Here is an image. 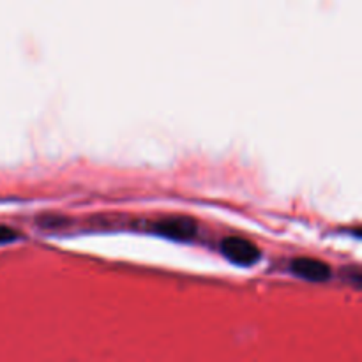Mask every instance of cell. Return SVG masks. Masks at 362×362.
Here are the masks:
<instances>
[{"mask_svg": "<svg viewBox=\"0 0 362 362\" xmlns=\"http://www.w3.org/2000/svg\"><path fill=\"white\" fill-rule=\"evenodd\" d=\"M221 253L225 255L226 260H230L232 264L243 265V267L255 265L262 258L260 250L251 240L243 239V237H226V239H223Z\"/></svg>", "mask_w": 362, "mask_h": 362, "instance_id": "cell-1", "label": "cell"}, {"mask_svg": "<svg viewBox=\"0 0 362 362\" xmlns=\"http://www.w3.org/2000/svg\"><path fill=\"white\" fill-rule=\"evenodd\" d=\"M152 230L158 235L166 237V239L182 240L184 243V240H191L197 237L198 225L194 219L189 218H165L154 223Z\"/></svg>", "mask_w": 362, "mask_h": 362, "instance_id": "cell-2", "label": "cell"}, {"mask_svg": "<svg viewBox=\"0 0 362 362\" xmlns=\"http://www.w3.org/2000/svg\"><path fill=\"white\" fill-rule=\"evenodd\" d=\"M292 272L296 276H299L300 279H308V281H315V283H320V281H327L331 279L332 271L325 262L320 260H315V258H306V257H300L296 258L292 262Z\"/></svg>", "mask_w": 362, "mask_h": 362, "instance_id": "cell-3", "label": "cell"}, {"mask_svg": "<svg viewBox=\"0 0 362 362\" xmlns=\"http://www.w3.org/2000/svg\"><path fill=\"white\" fill-rule=\"evenodd\" d=\"M18 237L20 235H18L16 230L9 228V226L0 225V246H2V244H7V243H13V240H16Z\"/></svg>", "mask_w": 362, "mask_h": 362, "instance_id": "cell-4", "label": "cell"}]
</instances>
